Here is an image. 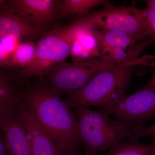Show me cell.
<instances>
[{
  "mask_svg": "<svg viewBox=\"0 0 155 155\" xmlns=\"http://www.w3.org/2000/svg\"><path fill=\"white\" fill-rule=\"evenodd\" d=\"M22 100L65 155H80L82 144L77 116L66 100L42 82L27 87Z\"/></svg>",
  "mask_w": 155,
  "mask_h": 155,
  "instance_id": "cell-1",
  "label": "cell"
},
{
  "mask_svg": "<svg viewBox=\"0 0 155 155\" xmlns=\"http://www.w3.org/2000/svg\"><path fill=\"white\" fill-rule=\"evenodd\" d=\"M137 65L153 67L155 57L145 55L104 69L82 88L69 94L67 102L73 109L95 106L108 110L125 97L134 67Z\"/></svg>",
  "mask_w": 155,
  "mask_h": 155,
  "instance_id": "cell-2",
  "label": "cell"
},
{
  "mask_svg": "<svg viewBox=\"0 0 155 155\" xmlns=\"http://www.w3.org/2000/svg\"><path fill=\"white\" fill-rule=\"evenodd\" d=\"M74 110L78 120L84 155H97L131 137V131L125 124L112 120L104 110L94 111L85 107Z\"/></svg>",
  "mask_w": 155,
  "mask_h": 155,
  "instance_id": "cell-3",
  "label": "cell"
},
{
  "mask_svg": "<svg viewBox=\"0 0 155 155\" xmlns=\"http://www.w3.org/2000/svg\"><path fill=\"white\" fill-rule=\"evenodd\" d=\"M73 30L72 23L58 26L39 39L33 61L18 71L19 80L24 81L33 76L48 75L57 64L65 61L70 56Z\"/></svg>",
  "mask_w": 155,
  "mask_h": 155,
  "instance_id": "cell-4",
  "label": "cell"
},
{
  "mask_svg": "<svg viewBox=\"0 0 155 155\" xmlns=\"http://www.w3.org/2000/svg\"><path fill=\"white\" fill-rule=\"evenodd\" d=\"M98 30L123 31L139 39L146 36V9L110 5L76 19Z\"/></svg>",
  "mask_w": 155,
  "mask_h": 155,
  "instance_id": "cell-5",
  "label": "cell"
},
{
  "mask_svg": "<svg viewBox=\"0 0 155 155\" xmlns=\"http://www.w3.org/2000/svg\"><path fill=\"white\" fill-rule=\"evenodd\" d=\"M114 64L98 58L57 64L47 75L50 86L61 95L81 89L100 72Z\"/></svg>",
  "mask_w": 155,
  "mask_h": 155,
  "instance_id": "cell-6",
  "label": "cell"
},
{
  "mask_svg": "<svg viewBox=\"0 0 155 155\" xmlns=\"http://www.w3.org/2000/svg\"><path fill=\"white\" fill-rule=\"evenodd\" d=\"M106 112L125 124L130 131L143 126L147 120H155V88L147 85L135 93L125 96Z\"/></svg>",
  "mask_w": 155,
  "mask_h": 155,
  "instance_id": "cell-7",
  "label": "cell"
},
{
  "mask_svg": "<svg viewBox=\"0 0 155 155\" xmlns=\"http://www.w3.org/2000/svg\"><path fill=\"white\" fill-rule=\"evenodd\" d=\"M98 31L101 41L100 59L114 64L136 60L140 58L143 51L155 41L151 39L138 44L137 41L139 39L123 31Z\"/></svg>",
  "mask_w": 155,
  "mask_h": 155,
  "instance_id": "cell-8",
  "label": "cell"
},
{
  "mask_svg": "<svg viewBox=\"0 0 155 155\" xmlns=\"http://www.w3.org/2000/svg\"><path fill=\"white\" fill-rule=\"evenodd\" d=\"M50 25L11 8L5 1H0V36L12 35L21 41H33L49 31Z\"/></svg>",
  "mask_w": 155,
  "mask_h": 155,
  "instance_id": "cell-9",
  "label": "cell"
},
{
  "mask_svg": "<svg viewBox=\"0 0 155 155\" xmlns=\"http://www.w3.org/2000/svg\"><path fill=\"white\" fill-rule=\"evenodd\" d=\"M16 115L25 127L34 155H65L23 101Z\"/></svg>",
  "mask_w": 155,
  "mask_h": 155,
  "instance_id": "cell-10",
  "label": "cell"
},
{
  "mask_svg": "<svg viewBox=\"0 0 155 155\" xmlns=\"http://www.w3.org/2000/svg\"><path fill=\"white\" fill-rule=\"evenodd\" d=\"M73 25V38L70 55L72 62H79L101 57V41L98 30L78 22Z\"/></svg>",
  "mask_w": 155,
  "mask_h": 155,
  "instance_id": "cell-11",
  "label": "cell"
},
{
  "mask_svg": "<svg viewBox=\"0 0 155 155\" xmlns=\"http://www.w3.org/2000/svg\"><path fill=\"white\" fill-rule=\"evenodd\" d=\"M5 2L19 14L50 26L61 17L63 2L60 0H10Z\"/></svg>",
  "mask_w": 155,
  "mask_h": 155,
  "instance_id": "cell-12",
  "label": "cell"
},
{
  "mask_svg": "<svg viewBox=\"0 0 155 155\" xmlns=\"http://www.w3.org/2000/svg\"><path fill=\"white\" fill-rule=\"evenodd\" d=\"M0 127L11 155H34L24 126L16 116L0 118Z\"/></svg>",
  "mask_w": 155,
  "mask_h": 155,
  "instance_id": "cell-13",
  "label": "cell"
},
{
  "mask_svg": "<svg viewBox=\"0 0 155 155\" xmlns=\"http://www.w3.org/2000/svg\"><path fill=\"white\" fill-rule=\"evenodd\" d=\"M22 101V92L17 87L14 78L4 70L0 71V118L16 116Z\"/></svg>",
  "mask_w": 155,
  "mask_h": 155,
  "instance_id": "cell-14",
  "label": "cell"
},
{
  "mask_svg": "<svg viewBox=\"0 0 155 155\" xmlns=\"http://www.w3.org/2000/svg\"><path fill=\"white\" fill-rule=\"evenodd\" d=\"M61 10V17L71 14H76L80 17L89 14L93 8L98 6L106 7L111 5L106 0H64Z\"/></svg>",
  "mask_w": 155,
  "mask_h": 155,
  "instance_id": "cell-15",
  "label": "cell"
},
{
  "mask_svg": "<svg viewBox=\"0 0 155 155\" xmlns=\"http://www.w3.org/2000/svg\"><path fill=\"white\" fill-rule=\"evenodd\" d=\"M104 155H155V137L151 143L148 144L138 141L119 143Z\"/></svg>",
  "mask_w": 155,
  "mask_h": 155,
  "instance_id": "cell-16",
  "label": "cell"
},
{
  "mask_svg": "<svg viewBox=\"0 0 155 155\" xmlns=\"http://www.w3.org/2000/svg\"><path fill=\"white\" fill-rule=\"evenodd\" d=\"M36 48L33 41L21 42L12 56L8 69L15 67L21 70L30 65L34 59Z\"/></svg>",
  "mask_w": 155,
  "mask_h": 155,
  "instance_id": "cell-17",
  "label": "cell"
},
{
  "mask_svg": "<svg viewBox=\"0 0 155 155\" xmlns=\"http://www.w3.org/2000/svg\"><path fill=\"white\" fill-rule=\"evenodd\" d=\"M12 35L0 36V66L2 69H8L12 56L21 42Z\"/></svg>",
  "mask_w": 155,
  "mask_h": 155,
  "instance_id": "cell-18",
  "label": "cell"
},
{
  "mask_svg": "<svg viewBox=\"0 0 155 155\" xmlns=\"http://www.w3.org/2000/svg\"><path fill=\"white\" fill-rule=\"evenodd\" d=\"M146 8V34L155 41V0L145 1Z\"/></svg>",
  "mask_w": 155,
  "mask_h": 155,
  "instance_id": "cell-19",
  "label": "cell"
},
{
  "mask_svg": "<svg viewBox=\"0 0 155 155\" xmlns=\"http://www.w3.org/2000/svg\"><path fill=\"white\" fill-rule=\"evenodd\" d=\"M131 132V137L128 139L129 141H138L141 137L149 136H152L155 137V124L149 127L143 125L132 129Z\"/></svg>",
  "mask_w": 155,
  "mask_h": 155,
  "instance_id": "cell-20",
  "label": "cell"
},
{
  "mask_svg": "<svg viewBox=\"0 0 155 155\" xmlns=\"http://www.w3.org/2000/svg\"><path fill=\"white\" fill-rule=\"evenodd\" d=\"M8 154V148L7 141L3 134L0 137V155H7Z\"/></svg>",
  "mask_w": 155,
  "mask_h": 155,
  "instance_id": "cell-21",
  "label": "cell"
},
{
  "mask_svg": "<svg viewBox=\"0 0 155 155\" xmlns=\"http://www.w3.org/2000/svg\"><path fill=\"white\" fill-rule=\"evenodd\" d=\"M147 86L153 87V88H155V70L153 72V74L151 79L147 83Z\"/></svg>",
  "mask_w": 155,
  "mask_h": 155,
  "instance_id": "cell-22",
  "label": "cell"
},
{
  "mask_svg": "<svg viewBox=\"0 0 155 155\" xmlns=\"http://www.w3.org/2000/svg\"><path fill=\"white\" fill-rule=\"evenodd\" d=\"M7 155H11L10 154H9V153H8V154H7Z\"/></svg>",
  "mask_w": 155,
  "mask_h": 155,
  "instance_id": "cell-23",
  "label": "cell"
}]
</instances>
